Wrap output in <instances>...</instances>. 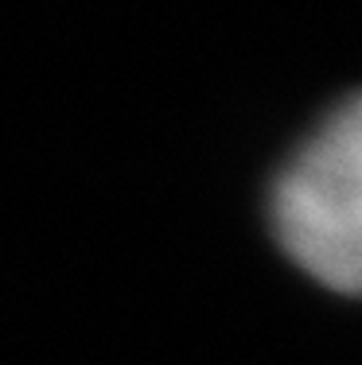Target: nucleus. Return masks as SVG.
<instances>
[{"label": "nucleus", "instance_id": "obj_1", "mask_svg": "<svg viewBox=\"0 0 362 365\" xmlns=\"http://www.w3.org/2000/svg\"><path fill=\"white\" fill-rule=\"evenodd\" d=\"M273 237L316 284L362 295V93L292 152L269 195Z\"/></svg>", "mask_w": 362, "mask_h": 365}]
</instances>
